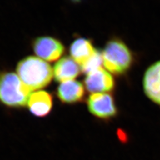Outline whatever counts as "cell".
<instances>
[{"label":"cell","mask_w":160,"mask_h":160,"mask_svg":"<svg viewBox=\"0 0 160 160\" xmlns=\"http://www.w3.org/2000/svg\"><path fill=\"white\" fill-rule=\"evenodd\" d=\"M17 75L32 92L46 87L51 82L53 70L51 65L40 58L28 57L17 65Z\"/></svg>","instance_id":"obj_1"},{"label":"cell","mask_w":160,"mask_h":160,"mask_svg":"<svg viewBox=\"0 0 160 160\" xmlns=\"http://www.w3.org/2000/svg\"><path fill=\"white\" fill-rule=\"evenodd\" d=\"M31 91L18 75L0 71V102L10 108L21 109L28 106Z\"/></svg>","instance_id":"obj_2"},{"label":"cell","mask_w":160,"mask_h":160,"mask_svg":"<svg viewBox=\"0 0 160 160\" xmlns=\"http://www.w3.org/2000/svg\"><path fill=\"white\" fill-rule=\"evenodd\" d=\"M103 65L113 74H124L131 68L134 58L122 40L112 39L108 42L102 52Z\"/></svg>","instance_id":"obj_3"},{"label":"cell","mask_w":160,"mask_h":160,"mask_svg":"<svg viewBox=\"0 0 160 160\" xmlns=\"http://www.w3.org/2000/svg\"><path fill=\"white\" fill-rule=\"evenodd\" d=\"M87 105L89 112L99 119H110L118 113L114 98L107 92L92 93L87 98Z\"/></svg>","instance_id":"obj_4"},{"label":"cell","mask_w":160,"mask_h":160,"mask_svg":"<svg viewBox=\"0 0 160 160\" xmlns=\"http://www.w3.org/2000/svg\"><path fill=\"white\" fill-rule=\"evenodd\" d=\"M33 49L39 57L49 62L57 60L65 52L63 44L51 37L36 38L33 42Z\"/></svg>","instance_id":"obj_5"},{"label":"cell","mask_w":160,"mask_h":160,"mask_svg":"<svg viewBox=\"0 0 160 160\" xmlns=\"http://www.w3.org/2000/svg\"><path fill=\"white\" fill-rule=\"evenodd\" d=\"M84 84L87 91L92 93L107 92L113 90L115 81L108 71L100 68L86 75Z\"/></svg>","instance_id":"obj_6"},{"label":"cell","mask_w":160,"mask_h":160,"mask_svg":"<svg viewBox=\"0 0 160 160\" xmlns=\"http://www.w3.org/2000/svg\"><path fill=\"white\" fill-rule=\"evenodd\" d=\"M57 96L61 103L73 104L81 102L85 96L83 84L75 80L62 82L58 87Z\"/></svg>","instance_id":"obj_7"},{"label":"cell","mask_w":160,"mask_h":160,"mask_svg":"<svg viewBox=\"0 0 160 160\" xmlns=\"http://www.w3.org/2000/svg\"><path fill=\"white\" fill-rule=\"evenodd\" d=\"M143 86L147 97L160 106V61L147 69L143 76Z\"/></svg>","instance_id":"obj_8"},{"label":"cell","mask_w":160,"mask_h":160,"mask_svg":"<svg viewBox=\"0 0 160 160\" xmlns=\"http://www.w3.org/2000/svg\"><path fill=\"white\" fill-rule=\"evenodd\" d=\"M28 106L31 113L39 118L48 116L53 108V97L48 92L38 91L31 94Z\"/></svg>","instance_id":"obj_9"},{"label":"cell","mask_w":160,"mask_h":160,"mask_svg":"<svg viewBox=\"0 0 160 160\" xmlns=\"http://www.w3.org/2000/svg\"><path fill=\"white\" fill-rule=\"evenodd\" d=\"M80 65L71 58L63 57L59 60L53 67V75L57 82H63L74 80L81 71Z\"/></svg>","instance_id":"obj_10"},{"label":"cell","mask_w":160,"mask_h":160,"mask_svg":"<svg viewBox=\"0 0 160 160\" xmlns=\"http://www.w3.org/2000/svg\"><path fill=\"white\" fill-rule=\"evenodd\" d=\"M96 51L92 40L84 38L75 40L69 49L70 55L77 63L81 66L92 57Z\"/></svg>","instance_id":"obj_11"},{"label":"cell","mask_w":160,"mask_h":160,"mask_svg":"<svg viewBox=\"0 0 160 160\" xmlns=\"http://www.w3.org/2000/svg\"><path fill=\"white\" fill-rule=\"evenodd\" d=\"M103 64L102 52L96 49L94 53L86 62L80 66L81 71L86 75L102 68Z\"/></svg>","instance_id":"obj_12"}]
</instances>
